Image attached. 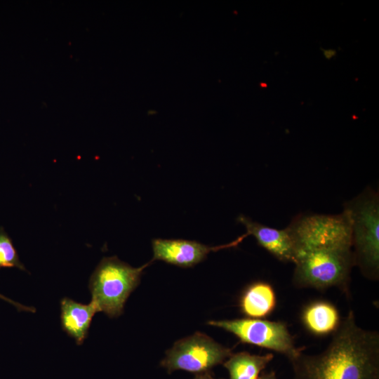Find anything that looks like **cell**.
Returning <instances> with one entry per match:
<instances>
[{
  "label": "cell",
  "mask_w": 379,
  "mask_h": 379,
  "mask_svg": "<svg viewBox=\"0 0 379 379\" xmlns=\"http://www.w3.org/2000/svg\"><path fill=\"white\" fill-rule=\"evenodd\" d=\"M16 267L25 271L26 269L19 259L11 239L3 227H0V269Z\"/></svg>",
  "instance_id": "14"
},
{
  "label": "cell",
  "mask_w": 379,
  "mask_h": 379,
  "mask_svg": "<svg viewBox=\"0 0 379 379\" xmlns=\"http://www.w3.org/2000/svg\"><path fill=\"white\" fill-rule=\"evenodd\" d=\"M0 299H2L4 300H5L6 302L11 304L12 305H13L18 311L20 312H36V309L34 307H29V306H26V305H24L22 304H20V302H15L10 298H8V297L4 295L3 294L0 293Z\"/></svg>",
  "instance_id": "15"
},
{
  "label": "cell",
  "mask_w": 379,
  "mask_h": 379,
  "mask_svg": "<svg viewBox=\"0 0 379 379\" xmlns=\"http://www.w3.org/2000/svg\"><path fill=\"white\" fill-rule=\"evenodd\" d=\"M208 324L236 335L241 342L265 348L286 357L290 361L305 348L297 347L287 325L280 321L244 318L209 321Z\"/></svg>",
  "instance_id": "6"
},
{
  "label": "cell",
  "mask_w": 379,
  "mask_h": 379,
  "mask_svg": "<svg viewBox=\"0 0 379 379\" xmlns=\"http://www.w3.org/2000/svg\"><path fill=\"white\" fill-rule=\"evenodd\" d=\"M351 220L354 266L370 281L379 279V195L371 187L344 204Z\"/></svg>",
  "instance_id": "3"
},
{
  "label": "cell",
  "mask_w": 379,
  "mask_h": 379,
  "mask_svg": "<svg viewBox=\"0 0 379 379\" xmlns=\"http://www.w3.org/2000/svg\"><path fill=\"white\" fill-rule=\"evenodd\" d=\"M237 221L244 225L246 237L252 235L258 244L279 260L294 263L295 249L287 227L279 230L253 221L244 215Z\"/></svg>",
  "instance_id": "9"
},
{
  "label": "cell",
  "mask_w": 379,
  "mask_h": 379,
  "mask_svg": "<svg viewBox=\"0 0 379 379\" xmlns=\"http://www.w3.org/2000/svg\"><path fill=\"white\" fill-rule=\"evenodd\" d=\"M258 379H277L276 373L274 371H272L268 373H262L258 377Z\"/></svg>",
  "instance_id": "16"
},
{
  "label": "cell",
  "mask_w": 379,
  "mask_h": 379,
  "mask_svg": "<svg viewBox=\"0 0 379 379\" xmlns=\"http://www.w3.org/2000/svg\"><path fill=\"white\" fill-rule=\"evenodd\" d=\"M245 238L243 234L229 244L215 246L181 239H154L152 241L153 258L150 262L161 260L180 267H191L204 260L211 252L236 247Z\"/></svg>",
  "instance_id": "8"
},
{
  "label": "cell",
  "mask_w": 379,
  "mask_h": 379,
  "mask_svg": "<svg viewBox=\"0 0 379 379\" xmlns=\"http://www.w3.org/2000/svg\"><path fill=\"white\" fill-rule=\"evenodd\" d=\"M290 362L293 379H379V332L359 326L350 310L324 350Z\"/></svg>",
  "instance_id": "1"
},
{
  "label": "cell",
  "mask_w": 379,
  "mask_h": 379,
  "mask_svg": "<svg viewBox=\"0 0 379 379\" xmlns=\"http://www.w3.org/2000/svg\"><path fill=\"white\" fill-rule=\"evenodd\" d=\"M296 253L321 246L352 248L351 220L343 209L338 214H301L286 227Z\"/></svg>",
  "instance_id": "5"
},
{
  "label": "cell",
  "mask_w": 379,
  "mask_h": 379,
  "mask_svg": "<svg viewBox=\"0 0 379 379\" xmlns=\"http://www.w3.org/2000/svg\"><path fill=\"white\" fill-rule=\"evenodd\" d=\"M302 319L307 330L317 335L332 333L340 321L336 307L326 301L308 305L302 312Z\"/></svg>",
  "instance_id": "12"
},
{
  "label": "cell",
  "mask_w": 379,
  "mask_h": 379,
  "mask_svg": "<svg viewBox=\"0 0 379 379\" xmlns=\"http://www.w3.org/2000/svg\"><path fill=\"white\" fill-rule=\"evenodd\" d=\"M232 350L215 342L208 335L197 332L176 341L167 350L161 366L168 373L182 370L197 374L208 372L223 364Z\"/></svg>",
  "instance_id": "7"
},
{
  "label": "cell",
  "mask_w": 379,
  "mask_h": 379,
  "mask_svg": "<svg viewBox=\"0 0 379 379\" xmlns=\"http://www.w3.org/2000/svg\"><path fill=\"white\" fill-rule=\"evenodd\" d=\"M96 307L91 302L83 304L65 297L60 300V321L62 330L77 345H81L88 335Z\"/></svg>",
  "instance_id": "10"
},
{
  "label": "cell",
  "mask_w": 379,
  "mask_h": 379,
  "mask_svg": "<svg viewBox=\"0 0 379 379\" xmlns=\"http://www.w3.org/2000/svg\"><path fill=\"white\" fill-rule=\"evenodd\" d=\"M193 379H216L213 378L208 372L199 373Z\"/></svg>",
  "instance_id": "17"
},
{
  "label": "cell",
  "mask_w": 379,
  "mask_h": 379,
  "mask_svg": "<svg viewBox=\"0 0 379 379\" xmlns=\"http://www.w3.org/2000/svg\"><path fill=\"white\" fill-rule=\"evenodd\" d=\"M273 358L272 353L258 355L241 352L232 354L222 364L229 373V379H258Z\"/></svg>",
  "instance_id": "13"
},
{
  "label": "cell",
  "mask_w": 379,
  "mask_h": 379,
  "mask_svg": "<svg viewBox=\"0 0 379 379\" xmlns=\"http://www.w3.org/2000/svg\"><path fill=\"white\" fill-rule=\"evenodd\" d=\"M276 306V295L272 286L257 281L249 285L240 299L241 312L251 318L260 319L269 315Z\"/></svg>",
  "instance_id": "11"
},
{
  "label": "cell",
  "mask_w": 379,
  "mask_h": 379,
  "mask_svg": "<svg viewBox=\"0 0 379 379\" xmlns=\"http://www.w3.org/2000/svg\"><path fill=\"white\" fill-rule=\"evenodd\" d=\"M150 263L133 267L117 256L103 258L88 282L91 302L98 312H104L109 318L122 314L127 299L139 285L144 269Z\"/></svg>",
  "instance_id": "4"
},
{
  "label": "cell",
  "mask_w": 379,
  "mask_h": 379,
  "mask_svg": "<svg viewBox=\"0 0 379 379\" xmlns=\"http://www.w3.org/2000/svg\"><path fill=\"white\" fill-rule=\"evenodd\" d=\"M292 282L298 288H337L350 293V274L354 266L352 248L321 246L300 251L294 262Z\"/></svg>",
  "instance_id": "2"
}]
</instances>
